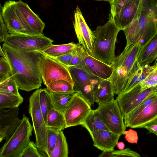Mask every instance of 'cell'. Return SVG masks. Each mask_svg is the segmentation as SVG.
<instances>
[{"label":"cell","instance_id":"obj_25","mask_svg":"<svg viewBox=\"0 0 157 157\" xmlns=\"http://www.w3.org/2000/svg\"><path fill=\"white\" fill-rule=\"evenodd\" d=\"M50 92L54 108L63 113L73 97L80 92L74 90L68 92Z\"/></svg>","mask_w":157,"mask_h":157},{"label":"cell","instance_id":"obj_10","mask_svg":"<svg viewBox=\"0 0 157 157\" xmlns=\"http://www.w3.org/2000/svg\"><path fill=\"white\" fill-rule=\"evenodd\" d=\"M96 109L110 131L120 136L124 134L126 127L116 99L113 98L106 103L98 105Z\"/></svg>","mask_w":157,"mask_h":157},{"label":"cell","instance_id":"obj_32","mask_svg":"<svg viewBox=\"0 0 157 157\" xmlns=\"http://www.w3.org/2000/svg\"><path fill=\"white\" fill-rule=\"evenodd\" d=\"M40 109L46 123L48 114L54 106L50 91L46 88L40 89L39 95Z\"/></svg>","mask_w":157,"mask_h":157},{"label":"cell","instance_id":"obj_38","mask_svg":"<svg viewBox=\"0 0 157 157\" xmlns=\"http://www.w3.org/2000/svg\"><path fill=\"white\" fill-rule=\"evenodd\" d=\"M11 70L7 60L3 57L0 58V83L11 76Z\"/></svg>","mask_w":157,"mask_h":157},{"label":"cell","instance_id":"obj_13","mask_svg":"<svg viewBox=\"0 0 157 157\" xmlns=\"http://www.w3.org/2000/svg\"><path fill=\"white\" fill-rule=\"evenodd\" d=\"M73 24L78 43L88 54L92 56L94 39L93 31L86 24L78 6L75 10Z\"/></svg>","mask_w":157,"mask_h":157},{"label":"cell","instance_id":"obj_46","mask_svg":"<svg viewBox=\"0 0 157 157\" xmlns=\"http://www.w3.org/2000/svg\"><path fill=\"white\" fill-rule=\"evenodd\" d=\"M117 145L118 148L120 150L124 149L125 147L124 144L122 142H118Z\"/></svg>","mask_w":157,"mask_h":157},{"label":"cell","instance_id":"obj_16","mask_svg":"<svg viewBox=\"0 0 157 157\" xmlns=\"http://www.w3.org/2000/svg\"><path fill=\"white\" fill-rule=\"evenodd\" d=\"M94 145L102 151H113L117 145L120 136L110 131L101 130L90 135Z\"/></svg>","mask_w":157,"mask_h":157},{"label":"cell","instance_id":"obj_47","mask_svg":"<svg viewBox=\"0 0 157 157\" xmlns=\"http://www.w3.org/2000/svg\"><path fill=\"white\" fill-rule=\"evenodd\" d=\"M0 55L2 56V57H3L5 59H6V58L5 56V53L3 51L2 48L1 46L0 47Z\"/></svg>","mask_w":157,"mask_h":157},{"label":"cell","instance_id":"obj_23","mask_svg":"<svg viewBox=\"0 0 157 157\" xmlns=\"http://www.w3.org/2000/svg\"><path fill=\"white\" fill-rule=\"evenodd\" d=\"M112 86L108 79H101L94 91L95 102L98 105L106 103L114 98Z\"/></svg>","mask_w":157,"mask_h":157},{"label":"cell","instance_id":"obj_45","mask_svg":"<svg viewBox=\"0 0 157 157\" xmlns=\"http://www.w3.org/2000/svg\"><path fill=\"white\" fill-rule=\"evenodd\" d=\"M112 151H104L99 155V157H111L112 152Z\"/></svg>","mask_w":157,"mask_h":157},{"label":"cell","instance_id":"obj_14","mask_svg":"<svg viewBox=\"0 0 157 157\" xmlns=\"http://www.w3.org/2000/svg\"><path fill=\"white\" fill-rule=\"evenodd\" d=\"M144 6V0H130L113 19L116 25L123 30L141 14Z\"/></svg>","mask_w":157,"mask_h":157},{"label":"cell","instance_id":"obj_35","mask_svg":"<svg viewBox=\"0 0 157 157\" xmlns=\"http://www.w3.org/2000/svg\"><path fill=\"white\" fill-rule=\"evenodd\" d=\"M18 89L16 82L11 77L0 83V92L19 95Z\"/></svg>","mask_w":157,"mask_h":157},{"label":"cell","instance_id":"obj_43","mask_svg":"<svg viewBox=\"0 0 157 157\" xmlns=\"http://www.w3.org/2000/svg\"><path fill=\"white\" fill-rule=\"evenodd\" d=\"M9 34L7 28L2 18V14L0 12V42H4L6 37Z\"/></svg>","mask_w":157,"mask_h":157},{"label":"cell","instance_id":"obj_41","mask_svg":"<svg viewBox=\"0 0 157 157\" xmlns=\"http://www.w3.org/2000/svg\"><path fill=\"white\" fill-rule=\"evenodd\" d=\"M140 157L141 156L129 148L120 150H114L112 151L111 157Z\"/></svg>","mask_w":157,"mask_h":157},{"label":"cell","instance_id":"obj_7","mask_svg":"<svg viewBox=\"0 0 157 157\" xmlns=\"http://www.w3.org/2000/svg\"><path fill=\"white\" fill-rule=\"evenodd\" d=\"M0 10L9 34L42 36L35 31L26 22L17 5L16 1H6L3 6L0 5Z\"/></svg>","mask_w":157,"mask_h":157},{"label":"cell","instance_id":"obj_8","mask_svg":"<svg viewBox=\"0 0 157 157\" xmlns=\"http://www.w3.org/2000/svg\"><path fill=\"white\" fill-rule=\"evenodd\" d=\"M39 67L43 81L46 86L52 82L59 80L67 81L75 86L68 67L55 59L43 55L40 62Z\"/></svg>","mask_w":157,"mask_h":157},{"label":"cell","instance_id":"obj_54","mask_svg":"<svg viewBox=\"0 0 157 157\" xmlns=\"http://www.w3.org/2000/svg\"><path fill=\"white\" fill-rule=\"evenodd\" d=\"M157 66H156V67H157Z\"/></svg>","mask_w":157,"mask_h":157},{"label":"cell","instance_id":"obj_37","mask_svg":"<svg viewBox=\"0 0 157 157\" xmlns=\"http://www.w3.org/2000/svg\"><path fill=\"white\" fill-rule=\"evenodd\" d=\"M140 85L141 90H144L150 87L157 86V67L151 72Z\"/></svg>","mask_w":157,"mask_h":157},{"label":"cell","instance_id":"obj_11","mask_svg":"<svg viewBox=\"0 0 157 157\" xmlns=\"http://www.w3.org/2000/svg\"><path fill=\"white\" fill-rule=\"evenodd\" d=\"M156 86L142 90L140 83L128 91L118 94L116 99L123 118L154 92Z\"/></svg>","mask_w":157,"mask_h":157},{"label":"cell","instance_id":"obj_18","mask_svg":"<svg viewBox=\"0 0 157 157\" xmlns=\"http://www.w3.org/2000/svg\"><path fill=\"white\" fill-rule=\"evenodd\" d=\"M156 67L155 65H146L142 66L137 60L130 72L125 88L121 93L128 91L140 84Z\"/></svg>","mask_w":157,"mask_h":157},{"label":"cell","instance_id":"obj_40","mask_svg":"<svg viewBox=\"0 0 157 157\" xmlns=\"http://www.w3.org/2000/svg\"><path fill=\"white\" fill-rule=\"evenodd\" d=\"M130 0H113L110 3V13L109 18H113L115 15L118 13L121 7Z\"/></svg>","mask_w":157,"mask_h":157},{"label":"cell","instance_id":"obj_27","mask_svg":"<svg viewBox=\"0 0 157 157\" xmlns=\"http://www.w3.org/2000/svg\"><path fill=\"white\" fill-rule=\"evenodd\" d=\"M46 125L47 128L59 130H64L66 128L64 114L54 108L51 109L47 115Z\"/></svg>","mask_w":157,"mask_h":157},{"label":"cell","instance_id":"obj_29","mask_svg":"<svg viewBox=\"0 0 157 157\" xmlns=\"http://www.w3.org/2000/svg\"><path fill=\"white\" fill-rule=\"evenodd\" d=\"M102 79L94 76L86 84L81 88L78 91L80 95L91 106L95 102L94 91L96 86Z\"/></svg>","mask_w":157,"mask_h":157},{"label":"cell","instance_id":"obj_31","mask_svg":"<svg viewBox=\"0 0 157 157\" xmlns=\"http://www.w3.org/2000/svg\"><path fill=\"white\" fill-rule=\"evenodd\" d=\"M157 99V93L154 92L150 94L136 107L124 117L125 125L133 120L147 106Z\"/></svg>","mask_w":157,"mask_h":157},{"label":"cell","instance_id":"obj_21","mask_svg":"<svg viewBox=\"0 0 157 157\" xmlns=\"http://www.w3.org/2000/svg\"><path fill=\"white\" fill-rule=\"evenodd\" d=\"M157 57V32L141 48L138 61L142 66L149 65Z\"/></svg>","mask_w":157,"mask_h":157},{"label":"cell","instance_id":"obj_12","mask_svg":"<svg viewBox=\"0 0 157 157\" xmlns=\"http://www.w3.org/2000/svg\"><path fill=\"white\" fill-rule=\"evenodd\" d=\"M89 103L80 95L73 98L64 112L66 128L81 125L91 109Z\"/></svg>","mask_w":157,"mask_h":157},{"label":"cell","instance_id":"obj_28","mask_svg":"<svg viewBox=\"0 0 157 157\" xmlns=\"http://www.w3.org/2000/svg\"><path fill=\"white\" fill-rule=\"evenodd\" d=\"M68 149L66 139L62 130H59L53 150L49 153V157H67Z\"/></svg>","mask_w":157,"mask_h":157},{"label":"cell","instance_id":"obj_30","mask_svg":"<svg viewBox=\"0 0 157 157\" xmlns=\"http://www.w3.org/2000/svg\"><path fill=\"white\" fill-rule=\"evenodd\" d=\"M23 101L21 95L0 92V109L18 107Z\"/></svg>","mask_w":157,"mask_h":157},{"label":"cell","instance_id":"obj_15","mask_svg":"<svg viewBox=\"0 0 157 157\" xmlns=\"http://www.w3.org/2000/svg\"><path fill=\"white\" fill-rule=\"evenodd\" d=\"M18 107L0 109V142L7 141L21 124Z\"/></svg>","mask_w":157,"mask_h":157},{"label":"cell","instance_id":"obj_26","mask_svg":"<svg viewBox=\"0 0 157 157\" xmlns=\"http://www.w3.org/2000/svg\"><path fill=\"white\" fill-rule=\"evenodd\" d=\"M76 45L73 42L60 45L52 44L40 52L44 55L56 58L73 52Z\"/></svg>","mask_w":157,"mask_h":157},{"label":"cell","instance_id":"obj_1","mask_svg":"<svg viewBox=\"0 0 157 157\" xmlns=\"http://www.w3.org/2000/svg\"><path fill=\"white\" fill-rule=\"evenodd\" d=\"M2 48L11 67V77L18 89L26 91L39 89L43 81L39 67L41 52H25L4 43Z\"/></svg>","mask_w":157,"mask_h":157},{"label":"cell","instance_id":"obj_52","mask_svg":"<svg viewBox=\"0 0 157 157\" xmlns=\"http://www.w3.org/2000/svg\"></svg>","mask_w":157,"mask_h":157},{"label":"cell","instance_id":"obj_20","mask_svg":"<svg viewBox=\"0 0 157 157\" xmlns=\"http://www.w3.org/2000/svg\"><path fill=\"white\" fill-rule=\"evenodd\" d=\"M16 3L27 23L35 31L42 36H44L43 31L45 25L38 15L32 11L27 4L22 2L21 0L16 1Z\"/></svg>","mask_w":157,"mask_h":157},{"label":"cell","instance_id":"obj_36","mask_svg":"<svg viewBox=\"0 0 157 157\" xmlns=\"http://www.w3.org/2000/svg\"><path fill=\"white\" fill-rule=\"evenodd\" d=\"M19 157H42L36 143L31 141L25 147Z\"/></svg>","mask_w":157,"mask_h":157},{"label":"cell","instance_id":"obj_48","mask_svg":"<svg viewBox=\"0 0 157 157\" xmlns=\"http://www.w3.org/2000/svg\"><path fill=\"white\" fill-rule=\"evenodd\" d=\"M94 0L97 1H105L108 2L110 3L113 1V0Z\"/></svg>","mask_w":157,"mask_h":157},{"label":"cell","instance_id":"obj_51","mask_svg":"<svg viewBox=\"0 0 157 157\" xmlns=\"http://www.w3.org/2000/svg\"><path fill=\"white\" fill-rule=\"evenodd\" d=\"M156 32H157V24H156Z\"/></svg>","mask_w":157,"mask_h":157},{"label":"cell","instance_id":"obj_4","mask_svg":"<svg viewBox=\"0 0 157 157\" xmlns=\"http://www.w3.org/2000/svg\"><path fill=\"white\" fill-rule=\"evenodd\" d=\"M157 15L154 10L146 9L145 5L141 14L123 29L126 40L125 47L138 41L142 45L156 33Z\"/></svg>","mask_w":157,"mask_h":157},{"label":"cell","instance_id":"obj_44","mask_svg":"<svg viewBox=\"0 0 157 157\" xmlns=\"http://www.w3.org/2000/svg\"><path fill=\"white\" fill-rule=\"evenodd\" d=\"M143 128L147 129L150 133L155 134L157 136V121H155L145 125Z\"/></svg>","mask_w":157,"mask_h":157},{"label":"cell","instance_id":"obj_24","mask_svg":"<svg viewBox=\"0 0 157 157\" xmlns=\"http://www.w3.org/2000/svg\"><path fill=\"white\" fill-rule=\"evenodd\" d=\"M68 67L74 83V90H75L78 91L94 76L85 67L70 66Z\"/></svg>","mask_w":157,"mask_h":157},{"label":"cell","instance_id":"obj_17","mask_svg":"<svg viewBox=\"0 0 157 157\" xmlns=\"http://www.w3.org/2000/svg\"><path fill=\"white\" fill-rule=\"evenodd\" d=\"M85 68L92 75L102 79H108L111 77L113 68L110 65L94 58L88 53L85 59Z\"/></svg>","mask_w":157,"mask_h":157},{"label":"cell","instance_id":"obj_9","mask_svg":"<svg viewBox=\"0 0 157 157\" xmlns=\"http://www.w3.org/2000/svg\"><path fill=\"white\" fill-rule=\"evenodd\" d=\"M54 41L44 36L23 34L6 36L4 43L13 48L26 52L41 51L52 44Z\"/></svg>","mask_w":157,"mask_h":157},{"label":"cell","instance_id":"obj_49","mask_svg":"<svg viewBox=\"0 0 157 157\" xmlns=\"http://www.w3.org/2000/svg\"><path fill=\"white\" fill-rule=\"evenodd\" d=\"M153 65H155L156 67L157 66V57L155 60V62Z\"/></svg>","mask_w":157,"mask_h":157},{"label":"cell","instance_id":"obj_34","mask_svg":"<svg viewBox=\"0 0 157 157\" xmlns=\"http://www.w3.org/2000/svg\"><path fill=\"white\" fill-rule=\"evenodd\" d=\"M73 55L70 66L85 67V59L87 53L78 43L73 51Z\"/></svg>","mask_w":157,"mask_h":157},{"label":"cell","instance_id":"obj_39","mask_svg":"<svg viewBox=\"0 0 157 157\" xmlns=\"http://www.w3.org/2000/svg\"><path fill=\"white\" fill-rule=\"evenodd\" d=\"M47 148L49 153L55 146L59 130L49 128H47Z\"/></svg>","mask_w":157,"mask_h":157},{"label":"cell","instance_id":"obj_6","mask_svg":"<svg viewBox=\"0 0 157 157\" xmlns=\"http://www.w3.org/2000/svg\"><path fill=\"white\" fill-rule=\"evenodd\" d=\"M33 128L29 118L23 114L17 128L1 148L0 157H19L30 141Z\"/></svg>","mask_w":157,"mask_h":157},{"label":"cell","instance_id":"obj_22","mask_svg":"<svg viewBox=\"0 0 157 157\" xmlns=\"http://www.w3.org/2000/svg\"><path fill=\"white\" fill-rule=\"evenodd\" d=\"M81 125L88 131L90 135L99 130L110 131L105 124L100 113L96 109H91Z\"/></svg>","mask_w":157,"mask_h":157},{"label":"cell","instance_id":"obj_5","mask_svg":"<svg viewBox=\"0 0 157 157\" xmlns=\"http://www.w3.org/2000/svg\"><path fill=\"white\" fill-rule=\"evenodd\" d=\"M40 90L37 89L29 97L28 110L33 122L36 146L42 157H49L47 148V128L39 101Z\"/></svg>","mask_w":157,"mask_h":157},{"label":"cell","instance_id":"obj_42","mask_svg":"<svg viewBox=\"0 0 157 157\" xmlns=\"http://www.w3.org/2000/svg\"><path fill=\"white\" fill-rule=\"evenodd\" d=\"M73 55V52H72L62 56L53 58L63 65L68 67L70 66Z\"/></svg>","mask_w":157,"mask_h":157},{"label":"cell","instance_id":"obj_53","mask_svg":"<svg viewBox=\"0 0 157 157\" xmlns=\"http://www.w3.org/2000/svg\"></svg>","mask_w":157,"mask_h":157},{"label":"cell","instance_id":"obj_19","mask_svg":"<svg viewBox=\"0 0 157 157\" xmlns=\"http://www.w3.org/2000/svg\"><path fill=\"white\" fill-rule=\"evenodd\" d=\"M157 120V99L146 107L132 121L125 125L132 128H143Z\"/></svg>","mask_w":157,"mask_h":157},{"label":"cell","instance_id":"obj_50","mask_svg":"<svg viewBox=\"0 0 157 157\" xmlns=\"http://www.w3.org/2000/svg\"><path fill=\"white\" fill-rule=\"evenodd\" d=\"M154 92L157 93V86H156V88L154 90Z\"/></svg>","mask_w":157,"mask_h":157},{"label":"cell","instance_id":"obj_33","mask_svg":"<svg viewBox=\"0 0 157 157\" xmlns=\"http://www.w3.org/2000/svg\"><path fill=\"white\" fill-rule=\"evenodd\" d=\"M46 86L47 89L52 92H68L74 90V86L70 82L64 80L53 81L49 83Z\"/></svg>","mask_w":157,"mask_h":157},{"label":"cell","instance_id":"obj_2","mask_svg":"<svg viewBox=\"0 0 157 157\" xmlns=\"http://www.w3.org/2000/svg\"><path fill=\"white\" fill-rule=\"evenodd\" d=\"M142 46V43L139 41L127 47H125L123 51L116 56L110 65L113 68V71L108 79L111 83L114 94H118L125 88L130 72L138 60Z\"/></svg>","mask_w":157,"mask_h":157},{"label":"cell","instance_id":"obj_3","mask_svg":"<svg viewBox=\"0 0 157 157\" xmlns=\"http://www.w3.org/2000/svg\"><path fill=\"white\" fill-rule=\"evenodd\" d=\"M121 30L112 18H109L104 25L98 26L93 31L94 39L92 56L110 65L116 57V43Z\"/></svg>","mask_w":157,"mask_h":157}]
</instances>
